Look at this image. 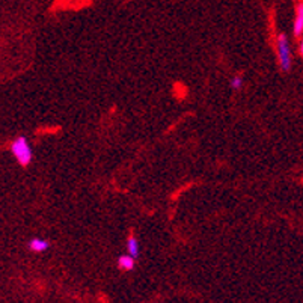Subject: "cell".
Segmentation results:
<instances>
[{
    "mask_svg": "<svg viewBox=\"0 0 303 303\" xmlns=\"http://www.w3.org/2000/svg\"><path fill=\"white\" fill-rule=\"evenodd\" d=\"M11 152L15 157V160L18 161V165L25 166V168L28 165H30V161L33 158L32 147L29 145L28 139L25 136H18L11 142Z\"/></svg>",
    "mask_w": 303,
    "mask_h": 303,
    "instance_id": "cell-1",
    "label": "cell"
},
{
    "mask_svg": "<svg viewBox=\"0 0 303 303\" xmlns=\"http://www.w3.org/2000/svg\"><path fill=\"white\" fill-rule=\"evenodd\" d=\"M276 53H277V62L281 65L282 71L288 73L293 65V56L290 49V41L285 33H279L276 36Z\"/></svg>",
    "mask_w": 303,
    "mask_h": 303,
    "instance_id": "cell-2",
    "label": "cell"
},
{
    "mask_svg": "<svg viewBox=\"0 0 303 303\" xmlns=\"http://www.w3.org/2000/svg\"><path fill=\"white\" fill-rule=\"evenodd\" d=\"M293 32L294 36H303V2L297 3L296 6V17L293 23Z\"/></svg>",
    "mask_w": 303,
    "mask_h": 303,
    "instance_id": "cell-3",
    "label": "cell"
},
{
    "mask_svg": "<svg viewBox=\"0 0 303 303\" xmlns=\"http://www.w3.org/2000/svg\"><path fill=\"white\" fill-rule=\"evenodd\" d=\"M28 247H29V250H32L35 253H41V252H45L50 247V242L44 240V239H39V237H35V239H32L28 243Z\"/></svg>",
    "mask_w": 303,
    "mask_h": 303,
    "instance_id": "cell-4",
    "label": "cell"
},
{
    "mask_svg": "<svg viewBox=\"0 0 303 303\" xmlns=\"http://www.w3.org/2000/svg\"><path fill=\"white\" fill-rule=\"evenodd\" d=\"M134 260H136V258H133L130 253L121 255L120 258H118V267H120L121 270H124V272H130V270L134 269Z\"/></svg>",
    "mask_w": 303,
    "mask_h": 303,
    "instance_id": "cell-5",
    "label": "cell"
},
{
    "mask_svg": "<svg viewBox=\"0 0 303 303\" xmlns=\"http://www.w3.org/2000/svg\"><path fill=\"white\" fill-rule=\"evenodd\" d=\"M127 249H128V253L133 256V258H137V255H139V243H137L134 236H130L127 239Z\"/></svg>",
    "mask_w": 303,
    "mask_h": 303,
    "instance_id": "cell-6",
    "label": "cell"
},
{
    "mask_svg": "<svg viewBox=\"0 0 303 303\" xmlns=\"http://www.w3.org/2000/svg\"><path fill=\"white\" fill-rule=\"evenodd\" d=\"M231 88L232 89H236V91H240L243 88V79L242 76H234L231 80Z\"/></svg>",
    "mask_w": 303,
    "mask_h": 303,
    "instance_id": "cell-7",
    "label": "cell"
},
{
    "mask_svg": "<svg viewBox=\"0 0 303 303\" xmlns=\"http://www.w3.org/2000/svg\"><path fill=\"white\" fill-rule=\"evenodd\" d=\"M299 53H300V56L303 58V36H302L300 41H299Z\"/></svg>",
    "mask_w": 303,
    "mask_h": 303,
    "instance_id": "cell-8",
    "label": "cell"
}]
</instances>
